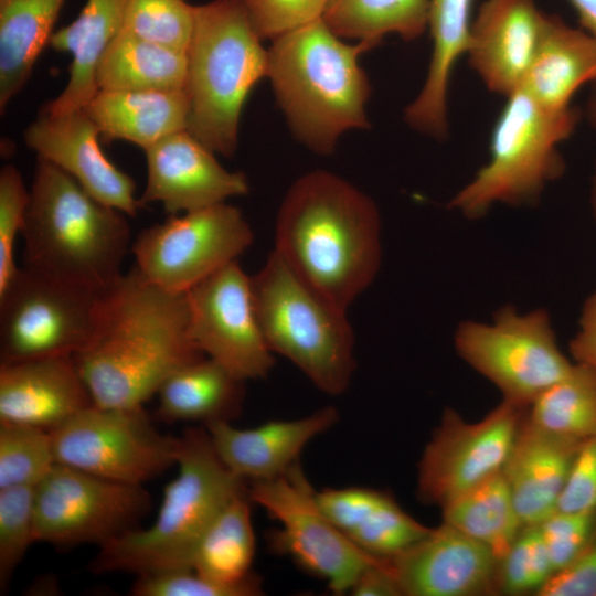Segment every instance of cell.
I'll use <instances>...</instances> for the list:
<instances>
[{
  "label": "cell",
  "mask_w": 596,
  "mask_h": 596,
  "mask_svg": "<svg viewBox=\"0 0 596 596\" xmlns=\"http://www.w3.org/2000/svg\"><path fill=\"white\" fill-rule=\"evenodd\" d=\"M203 356L189 336L185 294L160 288L134 266L104 292L96 333L73 358L94 405L129 408Z\"/></svg>",
  "instance_id": "obj_1"
},
{
  "label": "cell",
  "mask_w": 596,
  "mask_h": 596,
  "mask_svg": "<svg viewBox=\"0 0 596 596\" xmlns=\"http://www.w3.org/2000/svg\"><path fill=\"white\" fill-rule=\"evenodd\" d=\"M274 251L308 285L347 310L381 265V217L375 202L327 170L299 177L276 217Z\"/></svg>",
  "instance_id": "obj_2"
},
{
  "label": "cell",
  "mask_w": 596,
  "mask_h": 596,
  "mask_svg": "<svg viewBox=\"0 0 596 596\" xmlns=\"http://www.w3.org/2000/svg\"><path fill=\"white\" fill-rule=\"evenodd\" d=\"M272 42L266 77L298 142L330 156L343 134L370 128L365 107L371 85L359 63L370 44L345 42L323 19Z\"/></svg>",
  "instance_id": "obj_3"
},
{
  "label": "cell",
  "mask_w": 596,
  "mask_h": 596,
  "mask_svg": "<svg viewBox=\"0 0 596 596\" xmlns=\"http://www.w3.org/2000/svg\"><path fill=\"white\" fill-rule=\"evenodd\" d=\"M127 216L92 196L55 164L38 158L20 235L24 266L105 292L123 275L131 236Z\"/></svg>",
  "instance_id": "obj_4"
},
{
  "label": "cell",
  "mask_w": 596,
  "mask_h": 596,
  "mask_svg": "<svg viewBox=\"0 0 596 596\" xmlns=\"http://www.w3.org/2000/svg\"><path fill=\"white\" fill-rule=\"evenodd\" d=\"M175 465L178 475L164 487L153 523L100 546L94 572L138 576L192 570L195 549L209 526L231 500L248 491L246 480L220 459L206 428H189L178 437Z\"/></svg>",
  "instance_id": "obj_5"
},
{
  "label": "cell",
  "mask_w": 596,
  "mask_h": 596,
  "mask_svg": "<svg viewBox=\"0 0 596 596\" xmlns=\"http://www.w3.org/2000/svg\"><path fill=\"white\" fill-rule=\"evenodd\" d=\"M242 0L195 6L187 49V130L214 153L232 157L245 100L266 77L267 50Z\"/></svg>",
  "instance_id": "obj_6"
},
{
  "label": "cell",
  "mask_w": 596,
  "mask_h": 596,
  "mask_svg": "<svg viewBox=\"0 0 596 596\" xmlns=\"http://www.w3.org/2000/svg\"><path fill=\"white\" fill-rule=\"evenodd\" d=\"M251 287L270 351L294 363L321 392L342 394L356 366L347 310L302 280L274 249L251 276Z\"/></svg>",
  "instance_id": "obj_7"
},
{
  "label": "cell",
  "mask_w": 596,
  "mask_h": 596,
  "mask_svg": "<svg viewBox=\"0 0 596 596\" xmlns=\"http://www.w3.org/2000/svg\"><path fill=\"white\" fill-rule=\"evenodd\" d=\"M578 120L573 107L552 111L522 88L507 97L492 131L489 161L448 207L475 220L497 203H535L546 184L563 175L558 146L573 135Z\"/></svg>",
  "instance_id": "obj_8"
},
{
  "label": "cell",
  "mask_w": 596,
  "mask_h": 596,
  "mask_svg": "<svg viewBox=\"0 0 596 596\" xmlns=\"http://www.w3.org/2000/svg\"><path fill=\"white\" fill-rule=\"evenodd\" d=\"M103 295L18 267L0 290L1 362L81 353L96 333Z\"/></svg>",
  "instance_id": "obj_9"
},
{
  "label": "cell",
  "mask_w": 596,
  "mask_h": 596,
  "mask_svg": "<svg viewBox=\"0 0 596 596\" xmlns=\"http://www.w3.org/2000/svg\"><path fill=\"white\" fill-rule=\"evenodd\" d=\"M457 353L492 382L503 400L529 407L573 363L558 348L544 309L519 313L500 308L492 323L465 321L455 333Z\"/></svg>",
  "instance_id": "obj_10"
},
{
  "label": "cell",
  "mask_w": 596,
  "mask_h": 596,
  "mask_svg": "<svg viewBox=\"0 0 596 596\" xmlns=\"http://www.w3.org/2000/svg\"><path fill=\"white\" fill-rule=\"evenodd\" d=\"M248 497L279 523L267 538L272 551L324 581L334 595L349 594L360 574L380 560L356 547L327 517L298 464L274 479L252 481Z\"/></svg>",
  "instance_id": "obj_11"
},
{
  "label": "cell",
  "mask_w": 596,
  "mask_h": 596,
  "mask_svg": "<svg viewBox=\"0 0 596 596\" xmlns=\"http://www.w3.org/2000/svg\"><path fill=\"white\" fill-rule=\"evenodd\" d=\"M242 211L225 202L145 228L131 244L135 267L150 283L174 294L237 260L253 243Z\"/></svg>",
  "instance_id": "obj_12"
},
{
  "label": "cell",
  "mask_w": 596,
  "mask_h": 596,
  "mask_svg": "<svg viewBox=\"0 0 596 596\" xmlns=\"http://www.w3.org/2000/svg\"><path fill=\"white\" fill-rule=\"evenodd\" d=\"M56 464L142 485L177 462L178 437L161 434L143 407L92 405L51 432Z\"/></svg>",
  "instance_id": "obj_13"
},
{
  "label": "cell",
  "mask_w": 596,
  "mask_h": 596,
  "mask_svg": "<svg viewBox=\"0 0 596 596\" xmlns=\"http://www.w3.org/2000/svg\"><path fill=\"white\" fill-rule=\"evenodd\" d=\"M151 500L142 485L97 477L55 464L35 486L36 542L99 547L137 529Z\"/></svg>",
  "instance_id": "obj_14"
},
{
  "label": "cell",
  "mask_w": 596,
  "mask_h": 596,
  "mask_svg": "<svg viewBox=\"0 0 596 596\" xmlns=\"http://www.w3.org/2000/svg\"><path fill=\"white\" fill-rule=\"evenodd\" d=\"M524 408L503 400L473 423L446 408L419 460L422 501L443 508L500 472L525 417Z\"/></svg>",
  "instance_id": "obj_15"
},
{
  "label": "cell",
  "mask_w": 596,
  "mask_h": 596,
  "mask_svg": "<svg viewBox=\"0 0 596 596\" xmlns=\"http://www.w3.org/2000/svg\"><path fill=\"white\" fill-rule=\"evenodd\" d=\"M189 336L205 356L243 381L266 377L275 358L255 312L251 276L237 260L185 292Z\"/></svg>",
  "instance_id": "obj_16"
},
{
  "label": "cell",
  "mask_w": 596,
  "mask_h": 596,
  "mask_svg": "<svg viewBox=\"0 0 596 596\" xmlns=\"http://www.w3.org/2000/svg\"><path fill=\"white\" fill-rule=\"evenodd\" d=\"M386 561L401 596H478L497 592L499 561L487 546L445 522Z\"/></svg>",
  "instance_id": "obj_17"
},
{
  "label": "cell",
  "mask_w": 596,
  "mask_h": 596,
  "mask_svg": "<svg viewBox=\"0 0 596 596\" xmlns=\"http://www.w3.org/2000/svg\"><path fill=\"white\" fill-rule=\"evenodd\" d=\"M147 182L141 205L158 202L177 215L225 202L248 192L243 172L228 171L215 153L188 130L170 134L145 150Z\"/></svg>",
  "instance_id": "obj_18"
},
{
  "label": "cell",
  "mask_w": 596,
  "mask_h": 596,
  "mask_svg": "<svg viewBox=\"0 0 596 596\" xmlns=\"http://www.w3.org/2000/svg\"><path fill=\"white\" fill-rule=\"evenodd\" d=\"M99 129L83 109L41 113L24 131L26 146L75 179L99 202L136 216L142 207L135 182L103 152Z\"/></svg>",
  "instance_id": "obj_19"
},
{
  "label": "cell",
  "mask_w": 596,
  "mask_h": 596,
  "mask_svg": "<svg viewBox=\"0 0 596 596\" xmlns=\"http://www.w3.org/2000/svg\"><path fill=\"white\" fill-rule=\"evenodd\" d=\"M543 13L534 0H485L479 7L465 55L493 94L509 97L521 88L538 47Z\"/></svg>",
  "instance_id": "obj_20"
},
{
  "label": "cell",
  "mask_w": 596,
  "mask_h": 596,
  "mask_svg": "<svg viewBox=\"0 0 596 596\" xmlns=\"http://www.w3.org/2000/svg\"><path fill=\"white\" fill-rule=\"evenodd\" d=\"M92 405L73 356L0 363V422L52 432Z\"/></svg>",
  "instance_id": "obj_21"
},
{
  "label": "cell",
  "mask_w": 596,
  "mask_h": 596,
  "mask_svg": "<svg viewBox=\"0 0 596 596\" xmlns=\"http://www.w3.org/2000/svg\"><path fill=\"white\" fill-rule=\"evenodd\" d=\"M339 421L333 406L289 421H269L241 429L226 421L205 425L213 447L224 465L245 480H269L298 464L305 447Z\"/></svg>",
  "instance_id": "obj_22"
},
{
  "label": "cell",
  "mask_w": 596,
  "mask_h": 596,
  "mask_svg": "<svg viewBox=\"0 0 596 596\" xmlns=\"http://www.w3.org/2000/svg\"><path fill=\"white\" fill-rule=\"evenodd\" d=\"M581 443L524 417L502 468L523 525H538L557 510Z\"/></svg>",
  "instance_id": "obj_23"
},
{
  "label": "cell",
  "mask_w": 596,
  "mask_h": 596,
  "mask_svg": "<svg viewBox=\"0 0 596 596\" xmlns=\"http://www.w3.org/2000/svg\"><path fill=\"white\" fill-rule=\"evenodd\" d=\"M472 0H430L428 30L433 51L426 78L404 111L414 130L443 140L448 137V89L454 66L466 54Z\"/></svg>",
  "instance_id": "obj_24"
},
{
  "label": "cell",
  "mask_w": 596,
  "mask_h": 596,
  "mask_svg": "<svg viewBox=\"0 0 596 596\" xmlns=\"http://www.w3.org/2000/svg\"><path fill=\"white\" fill-rule=\"evenodd\" d=\"M596 83V39L543 13L538 47L521 88L552 111L571 108L585 84Z\"/></svg>",
  "instance_id": "obj_25"
},
{
  "label": "cell",
  "mask_w": 596,
  "mask_h": 596,
  "mask_svg": "<svg viewBox=\"0 0 596 596\" xmlns=\"http://www.w3.org/2000/svg\"><path fill=\"white\" fill-rule=\"evenodd\" d=\"M128 0H87L78 17L51 36V46L72 55L70 78L62 93L41 113L57 115L83 107L98 92L96 73L102 56L123 28Z\"/></svg>",
  "instance_id": "obj_26"
},
{
  "label": "cell",
  "mask_w": 596,
  "mask_h": 596,
  "mask_svg": "<svg viewBox=\"0 0 596 596\" xmlns=\"http://www.w3.org/2000/svg\"><path fill=\"white\" fill-rule=\"evenodd\" d=\"M189 98L182 91L98 89L83 107L106 142L126 140L143 150L187 130Z\"/></svg>",
  "instance_id": "obj_27"
},
{
  "label": "cell",
  "mask_w": 596,
  "mask_h": 596,
  "mask_svg": "<svg viewBox=\"0 0 596 596\" xmlns=\"http://www.w3.org/2000/svg\"><path fill=\"white\" fill-rule=\"evenodd\" d=\"M245 381L221 363L203 356L171 373L161 384L157 414L164 422H202L205 425L237 416Z\"/></svg>",
  "instance_id": "obj_28"
},
{
  "label": "cell",
  "mask_w": 596,
  "mask_h": 596,
  "mask_svg": "<svg viewBox=\"0 0 596 596\" xmlns=\"http://www.w3.org/2000/svg\"><path fill=\"white\" fill-rule=\"evenodd\" d=\"M249 503L248 491L228 502L200 540L191 566L242 596L263 594L262 578L252 570L256 544Z\"/></svg>",
  "instance_id": "obj_29"
},
{
  "label": "cell",
  "mask_w": 596,
  "mask_h": 596,
  "mask_svg": "<svg viewBox=\"0 0 596 596\" xmlns=\"http://www.w3.org/2000/svg\"><path fill=\"white\" fill-rule=\"evenodd\" d=\"M65 0H0V110L29 81Z\"/></svg>",
  "instance_id": "obj_30"
},
{
  "label": "cell",
  "mask_w": 596,
  "mask_h": 596,
  "mask_svg": "<svg viewBox=\"0 0 596 596\" xmlns=\"http://www.w3.org/2000/svg\"><path fill=\"white\" fill-rule=\"evenodd\" d=\"M96 81L107 91H182L187 52L120 29L102 56Z\"/></svg>",
  "instance_id": "obj_31"
},
{
  "label": "cell",
  "mask_w": 596,
  "mask_h": 596,
  "mask_svg": "<svg viewBox=\"0 0 596 596\" xmlns=\"http://www.w3.org/2000/svg\"><path fill=\"white\" fill-rule=\"evenodd\" d=\"M443 522L487 546L498 561L524 526L502 470L441 508Z\"/></svg>",
  "instance_id": "obj_32"
},
{
  "label": "cell",
  "mask_w": 596,
  "mask_h": 596,
  "mask_svg": "<svg viewBox=\"0 0 596 596\" xmlns=\"http://www.w3.org/2000/svg\"><path fill=\"white\" fill-rule=\"evenodd\" d=\"M430 0H331L323 21L343 40H356L372 47L385 35L405 41L428 29Z\"/></svg>",
  "instance_id": "obj_33"
},
{
  "label": "cell",
  "mask_w": 596,
  "mask_h": 596,
  "mask_svg": "<svg viewBox=\"0 0 596 596\" xmlns=\"http://www.w3.org/2000/svg\"><path fill=\"white\" fill-rule=\"evenodd\" d=\"M528 419L552 434L583 441L596 435V370L574 362L529 406Z\"/></svg>",
  "instance_id": "obj_34"
},
{
  "label": "cell",
  "mask_w": 596,
  "mask_h": 596,
  "mask_svg": "<svg viewBox=\"0 0 596 596\" xmlns=\"http://www.w3.org/2000/svg\"><path fill=\"white\" fill-rule=\"evenodd\" d=\"M55 464L51 432L0 422V489L35 487Z\"/></svg>",
  "instance_id": "obj_35"
},
{
  "label": "cell",
  "mask_w": 596,
  "mask_h": 596,
  "mask_svg": "<svg viewBox=\"0 0 596 596\" xmlns=\"http://www.w3.org/2000/svg\"><path fill=\"white\" fill-rule=\"evenodd\" d=\"M430 530L406 513L391 494L383 492L347 538L369 555L389 558L423 539Z\"/></svg>",
  "instance_id": "obj_36"
},
{
  "label": "cell",
  "mask_w": 596,
  "mask_h": 596,
  "mask_svg": "<svg viewBox=\"0 0 596 596\" xmlns=\"http://www.w3.org/2000/svg\"><path fill=\"white\" fill-rule=\"evenodd\" d=\"M194 13L195 6L187 0H128L121 29L187 52Z\"/></svg>",
  "instance_id": "obj_37"
},
{
  "label": "cell",
  "mask_w": 596,
  "mask_h": 596,
  "mask_svg": "<svg viewBox=\"0 0 596 596\" xmlns=\"http://www.w3.org/2000/svg\"><path fill=\"white\" fill-rule=\"evenodd\" d=\"M35 487L0 489V590H7L11 577L33 542Z\"/></svg>",
  "instance_id": "obj_38"
},
{
  "label": "cell",
  "mask_w": 596,
  "mask_h": 596,
  "mask_svg": "<svg viewBox=\"0 0 596 596\" xmlns=\"http://www.w3.org/2000/svg\"><path fill=\"white\" fill-rule=\"evenodd\" d=\"M554 568L539 525H524L508 553L499 561L497 592L522 595L539 589Z\"/></svg>",
  "instance_id": "obj_39"
},
{
  "label": "cell",
  "mask_w": 596,
  "mask_h": 596,
  "mask_svg": "<svg viewBox=\"0 0 596 596\" xmlns=\"http://www.w3.org/2000/svg\"><path fill=\"white\" fill-rule=\"evenodd\" d=\"M30 200L20 171L11 164L0 171V290L6 287L18 267L14 244L24 224Z\"/></svg>",
  "instance_id": "obj_40"
},
{
  "label": "cell",
  "mask_w": 596,
  "mask_h": 596,
  "mask_svg": "<svg viewBox=\"0 0 596 596\" xmlns=\"http://www.w3.org/2000/svg\"><path fill=\"white\" fill-rule=\"evenodd\" d=\"M331 0H242L258 34L272 41L320 20Z\"/></svg>",
  "instance_id": "obj_41"
},
{
  "label": "cell",
  "mask_w": 596,
  "mask_h": 596,
  "mask_svg": "<svg viewBox=\"0 0 596 596\" xmlns=\"http://www.w3.org/2000/svg\"><path fill=\"white\" fill-rule=\"evenodd\" d=\"M539 525L554 573L571 564L596 532V512L555 510Z\"/></svg>",
  "instance_id": "obj_42"
},
{
  "label": "cell",
  "mask_w": 596,
  "mask_h": 596,
  "mask_svg": "<svg viewBox=\"0 0 596 596\" xmlns=\"http://www.w3.org/2000/svg\"><path fill=\"white\" fill-rule=\"evenodd\" d=\"M135 596H242L234 588L210 581L193 570H175L138 575L131 587Z\"/></svg>",
  "instance_id": "obj_43"
},
{
  "label": "cell",
  "mask_w": 596,
  "mask_h": 596,
  "mask_svg": "<svg viewBox=\"0 0 596 596\" xmlns=\"http://www.w3.org/2000/svg\"><path fill=\"white\" fill-rule=\"evenodd\" d=\"M557 509L596 512V435L581 443Z\"/></svg>",
  "instance_id": "obj_44"
},
{
  "label": "cell",
  "mask_w": 596,
  "mask_h": 596,
  "mask_svg": "<svg viewBox=\"0 0 596 596\" xmlns=\"http://www.w3.org/2000/svg\"><path fill=\"white\" fill-rule=\"evenodd\" d=\"M538 596H596V532L583 552L555 572Z\"/></svg>",
  "instance_id": "obj_45"
},
{
  "label": "cell",
  "mask_w": 596,
  "mask_h": 596,
  "mask_svg": "<svg viewBox=\"0 0 596 596\" xmlns=\"http://www.w3.org/2000/svg\"><path fill=\"white\" fill-rule=\"evenodd\" d=\"M574 362L596 370V291L584 302L579 329L570 342Z\"/></svg>",
  "instance_id": "obj_46"
},
{
  "label": "cell",
  "mask_w": 596,
  "mask_h": 596,
  "mask_svg": "<svg viewBox=\"0 0 596 596\" xmlns=\"http://www.w3.org/2000/svg\"><path fill=\"white\" fill-rule=\"evenodd\" d=\"M349 594L353 596H401L386 558H380L366 567L356 578Z\"/></svg>",
  "instance_id": "obj_47"
},
{
  "label": "cell",
  "mask_w": 596,
  "mask_h": 596,
  "mask_svg": "<svg viewBox=\"0 0 596 596\" xmlns=\"http://www.w3.org/2000/svg\"><path fill=\"white\" fill-rule=\"evenodd\" d=\"M578 15L582 29L596 39V0H568Z\"/></svg>",
  "instance_id": "obj_48"
},
{
  "label": "cell",
  "mask_w": 596,
  "mask_h": 596,
  "mask_svg": "<svg viewBox=\"0 0 596 596\" xmlns=\"http://www.w3.org/2000/svg\"><path fill=\"white\" fill-rule=\"evenodd\" d=\"M590 96L587 99L585 116L592 128L596 131V83Z\"/></svg>",
  "instance_id": "obj_49"
},
{
  "label": "cell",
  "mask_w": 596,
  "mask_h": 596,
  "mask_svg": "<svg viewBox=\"0 0 596 596\" xmlns=\"http://www.w3.org/2000/svg\"><path fill=\"white\" fill-rule=\"evenodd\" d=\"M589 202H590V207H592L594 219L596 221V162L594 166V171H593L592 180H590Z\"/></svg>",
  "instance_id": "obj_50"
}]
</instances>
